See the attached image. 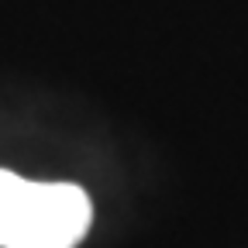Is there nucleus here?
<instances>
[{
    "mask_svg": "<svg viewBox=\"0 0 248 248\" xmlns=\"http://www.w3.org/2000/svg\"><path fill=\"white\" fill-rule=\"evenodd\" d=\"M93 221L86 190L0 169V248H76Z\"/></svg>",
    "mask_w": 248,
    "mask_h": 248,
    "instance_id": "nucleus-1",
    "label": "nucleus"
}]
</instances>
